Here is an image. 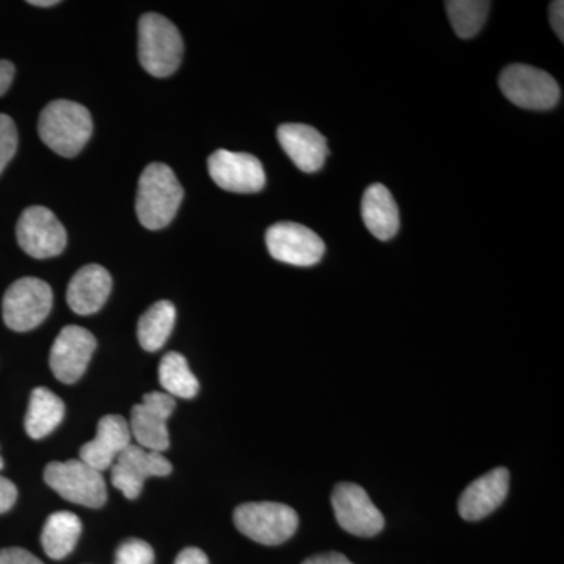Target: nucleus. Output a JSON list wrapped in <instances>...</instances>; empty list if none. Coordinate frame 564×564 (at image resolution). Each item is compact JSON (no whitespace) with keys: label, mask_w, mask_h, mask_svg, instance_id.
I'll return each instance as SVG.
<instances>
[{"label":"nucleus","mask_w":564,"mask_h":564,"mask_svg":"<svg viewBox=\"0 0 564 564\" xmlns=\"http://www.w3.org/2000/svg\"><path fill=\"white\" fill-rule=\"evenodd\" d=\"M184 188L176 174L163 163H151L141 173L135 209L139 220L150 231L165 228L176 217Z\"/></svg>","instance_id":"obj_1"},{"label":"nucleus","mask_w":564,"mask_h":564,"mask_svg":"<svg viewBox=\"0 0 564 564\" xmlns=\"http://www.w3.org/2000/svg\"><path fill=\"white\" fill-rule=\"evenodd\" d=\"M39 133L52 151L62 158H74L91 139L90 111L66 99L47 104L40 115Z\"/></svg>","instance_id":"obj_2"},{"label":"nucleus","mask_w":564,"mask_h":564,"mask_svg":"<svg viewBox=\"0 0 564 564\" xmlns=\"http://www.w3.org/2000/svg\"><path fill=\"white\" fill-rule=\"evenodd\" d=\"M184 41L176 25L158 13H148L139 22L140 65L154 77L172 76L180 68Z\"/></svg>","instance_id":"obj_3"},{"label":"nucleus","mask_w":564,"mask_h":564,"mask_svg":"<svg viewBox=\"0 0 564 564\" xmlns=\"http://www.w3.org/2000/svg\"><path fill=\"white\" fill-rule=\"evenodd\" d=\"M234 524L256 543L280 545L295 534L299 514L284 503H243L234 511Z\"/></svg>","instance_id":"obj_4"},{"label":"nucleus","mask_w":564,"mask_h":564,"mask_svg":"<svg viewBox=\"0 0 564 564\" xmlns=\"http://www.w3.org/2000/svg\"><path fill=\"white\" fill-rule=\"evenodd\" d=\"M52 304L54 293L46 281L39 278H22L14 281L3 295V322L13 332H32L46 321Z\"/></svg>","instance_id":"obj_5"},{"label":"nucleus","mask_w":564,"mask_h":564,"mask_svg":"<svg viewBox=\"0 0 564 564\" xmlns=\"http://www.w3.org/2000/svg\"><path fill=\"white\" fill-rule=\"evenodd\" d=\"M44 481L63 499L82 507L101 508L107 500L102 473L82 459L47 464Z\"/></svg>","instance_id":"obj_6"},{"label":"nucleus","mask_w":564,"mask_h":564,"mask_svg":"<svg viewBox=\"0 0 564 564\" xmlns=\"http://www.w3.org/2000/svg\"><path fill=\"white\" fill-rule=\"evenodd\" d=\"M499 87L505 98L527 110L554 109L560 101L558 82L543 69L511 65L502 70Z\"/></svg>","instance_id":"obj_7"},{"label":"nucleus","mask_w":564,"mask_h":564,"mask_svg":"<svg viewBox=\"0 0 564 564\" xmlns=\"http://www.w3.org/2000/svg\"><path fill=\"white\" fill-rule=\"evenodd\" d=\"M17 239L31 258L50 259L65 251L68 234L54 212L32 206L22 212L18 220Z\"/></svg>","instance_id":"obj_8"},{"label":"nucleus","mask_w":564,"mask_h":564,"mask_svg":"<svg viewBox=\"0 0 564 564\" xmlns=\"http://www.w3.org/2000/svg\"><path fill=\"white\" fill-rule=\"evenodd\" d=\"M265 242L273 259L295 267H313L325 254L321 237L299 223H276L267 231Z\"/></svg>","instance_id":"obj_9"},{"label":"nucleus","mask_w":564,"mask_h":564,"mask_svg":"<svg viewBox=\"0 0 564 564\" xmlns=\"http://www.w3.org/2000/svg\"><path fill=\"white\" fill-rule=\"evenodd\" d=\"M174 408L176 402L165 392L147 393L141 403L132 408L129 429L140 447L159 454L169 451L170 434L166 422Z\"/></svg>","instance_id":"obj_10"},{"label":"nucleus","mask_w":564,"mask_h":564,"mask_svg":"<svg viewBox=\"0 0 564 564\" xmlns=\"http://www.w3.org/2000/svg\"><path fill=\"white\" fill-rule=\"evenodd\" d=\"M334 514L345 532L355 536H375L384 529V518L366 489L355 484H339L332 497Z\"/></svg>","instance_id":"obj_11"},{"label":"nucleus","mask_w":564,"mask_h":564,"mask_svg":"<svg viewBox=\"0 0 564 564\" xmlns=\"http://www.w3.org/2000/svg\"><path fill=\"white\" fill-rule=\"evenodd\" d=\"M111 484L124 494L126 499H137L143 491L144 481L151 477H166L173 466L159 452L148 451L139 444H131L113 463Z\"/></svg>","instance_id":"obj_12"},{"label":"nucleus","mask_w":564,"mask_h":564,"mask_svg":"<svg viewBox=\"0 0 564 564\" xmlns=\"http://www.w3.org/2000/svg\"><path fill=\"white\" fill-rule=\"evenodd\" d=\"M212 181L226 192L258 193L265 187V172L258 158L245 152L218 150L210 155Z\"/></svg>","instance_id":"obj_13"},{"label":"nucleus","mask_w":564,"mask_h":564,"mask_svg":"<svg viewBox=\"0 0 564 564\" xmlns=\"http://www.w3.org/2000/svg\"><path fill=\"white\" fill-rule=\"evenodd\" d=\"M96 337L82 326L63 328L51 348V369L58 381L73 384L79 381L96 350Z\"/></svg>","instance_id":"obj_14"},{"label":"nucleus","mask_w":564,"mask_h":564,"mask_svg":"<svg viewBox=\"0 0 564 564\" xmlns=\"http://www.w3.org/2000/svg\"><path fill=\"white\" fill-rule=\"evenodd\" d=\"M129 422L122 415L109 414L98 423L95 440L82 445L80 458L93 469L104 473L110 469L118 456L131 445Z\"/></svg>","instance_id":"obj_15"},{"label":"nucleus","mask_w":564,"mask_h":564,"mask_svg":"<svg viewBox=\"0 0 564 564\" xmlns=\"http://www.w3.org/2000/svg\"><path fill=\"white\" fill-rule=\"evenodd\" d=\"M508 491L510 473L505 467H497L464 489L458 503L459 514L466 521H480L505 502Z\"/></svg>","instance_id":"obj_16"},{"label":"nucleus","mask_w":564,"mask_h":564,"mask_svg":"<svg viewBox=\"0 0 564 564\" xmlns=\"http://www.w3.org/2000/svg\"><path fill=\"white\" fill-rule=\"evenodd\" d=\"M278 140L289 159L304 173L318 172L329 154L325 137L307 124L280 126Z\"/></svg>","instance_id":"obj_17"},{"label":"nucleus","mask_w":564,"mask_h":564,"mask_svg":"<svg viewBox=\"0 0 564 564\" xmlns=\"http://www.w3.org/2000/svg\"><path fill=\"white\" fill-rule=\"evenodd\" d=\"M110 292V273L104 267L90 263L74 274L66 292V302L74 313L90 315L101 310L109 300Z\"/></svg>","instance_id":"obj_18"},{"label":"nucleus","mask_w":564,"mask_h":564,"mask_svg":"<svg viewBox=\"0 0 564 564\" xmlns=\"http://www.w3.org/2000/svg\"><path fill=\"white\" fill-rule=\"evenodd\" d=\"M362 220L377 239L391 240L399 232L400 215L395 199L383 184H372L362 196Z\"/></svg>","instance_id":"obj_19"},{"label":"nucleus","mask_w":564,"mask_h":564,"mask_svg":"<svg viewBox=\"0 0 564 564\" xmlns=\"http://www.w3.org/2000/svg\"><path fill=\"white\" fill-rule=\"evenodd\" d=\"M65 417V403L61 397L46 388L33 389L28 415H25V432L32 440H43L54 432Z\"/></svg>","instance_id":"obj_20"},{"label":"nucleus","mask_w":564,"mask_h":564,"mask_svg":"<svg viewBox=\"0 0 564 564\" xmlns=\"http://www.w3.org/2000/svg\"><path fill=\"white\" fill-rule=\"evenodd\" d=\"M82 533L79 516L69 511H57L47 518L41 533V544L52 560H63L76 547Z\"/></svg>","instance_id":"obj_21"},{"label":"nucleus","mask_w":564,"mask_h":564,"mask_svg":"<svg viewBox=\"0 0 564 564\" xmlns=\"http://www.w3.org/2000/svg\"><path fill=\"white\" fill-rule=\"evenodd\" d=\"M176 323V307L169 300L152 304L139 321V343L147 351L161 350L172 336Z\"/></svg>","instance_id":"obj_22"},{"label":"nucleus","mask_w":564,"mask_h":564,"mask_svg":"<svg viewBox=\"0 0 564 564\" xmlns=\"http://www.w3.org/2000/svg\"><path fill=\"white\" fill-rule=\"evenodd\" d=\"M159 380L165 393L180 397V399H193L199 392V381L196 380L187 359L181 352L170 351L163 356L159 366Z\"/></svg>","instance_id":"obj_23"},{"label":"nucleus","mask_w":564,"mask_h":564,"mask_svg":"<svg viewBox=\"0 0 564 564\" xmlns=\"http://www.w3.org/2000/svg\"><path fill=\"white\" fill-rule=\"evenodd\" d=\"M491 2L484 0H448L445 2L448 20L459 39H474L488 20Z\"/></svg>","instance_id":"obj_24"},{"label":"nucleus","mask_w":564,"mask_h":564,"mask_svg":"<svg viewBox=\"0 0 564 564\" xmlns=\"http://www.w3.org/2000/svg\"><path fill=\"white\" fill-rule=\"evenodd\" d=\"M115 564H154V551L147 541L131 538L118 547Z\"/></svg>","instance_id":"obj_25"},{"label":"nucleus","mask_w":564,"mask_h":564,"mask_svg":"<svg viewBox=\"0 0 564 564\" xmlns=\"http://www.w3.org/2000/svg\"><path fill=\"white\" fill-rule=\"evenodd\" d=\"M18 150V131L9 115L0 113V174Z\"/></svg>","instance_id":"obj_26"},{"label":"nucleus","mask_w":564,"mask_h":564,"mask_svg":"<svg viewBox=\"0 0 564 564\" xmlns=\"http://www.w3.org/2000/svg\"><path fill=\"white\" fill-rule=\"evenodd\" d=\"M0 564H44L31 552L21 547H9L0 551Z\"/></svg>","instance_id":"obj_27"},{"label":"nucleus","mask_w":564,"mask_h":564,"mask_svg":"<svg viewBox=\"0 0 564 564\" xmlns=\"http://www.w3.org/2000/svg\"><path fill=\"white\" fill-rule=\"evenodd\" d=\"M17 486H14L13 481H10L9 478L0 475V514L11 510L13 505L17 503Z\"/></svg>","instance_id":"obj_28"},{"label":"nucleus","mask_w":564,"mask_h":564,"mask_svg":"<svg viewBox=\"0 0 564 564\" xmlns=\"http://www.w3.org/2000/svg\"><path fill=\"white\" fill-rule=\"evenodd\" d=\"M549 17H551V24L554 28L556 36L560 40H564V3L562 0L558 2H552L551 9H549Z\"/></svg>","instance_id":"obj_29"},{"label":"nucleus","mask_w":564,"mask_h":564,"mask_svg":"<svg viewBox=\"0 0 564 564\" xmlns=\"http://www.w3.org/2000/svg\"><path fill=\"white\" fill-rule=\"evenodd\" d=\"M174 564H209V558H207L202 549L187 547L177 555Z\"/></svg>","instance_id":"obj_30"},{"label":"nucleus","mask_w":564,"mask_h":564,"mask_svg":"<svg viewBox=\"0 0 564 564\" xmlns=\"http://www.w3.org/2000/svg\"><path fill=\"white\" fill-rule=\"evenodd\" d=\"M303 564H352L347 556L337 554V552H328V554H321L311 556Z\"/></svg>","instance_id":"obj_31"},{"label":"nucleus","mask_w":564,"mask_h":564,"mask_svg":"<svg viewBox=\"0 0 564 564\" xmlns=\"http://www.w3.org/2000/svg\"><path fill=\"white\" fill-rule=\"evenodd\" d=\"M14 77L13 63L9 61H0V96L9 91L11 82Z\"/></svg>","instance_id":"obj_32"},{"label":"nucleus","mask_w":564,"mask_h":564,"mask_svg":"<svg viewBox=\"0 0 564 564\" xmlns=\"http://www.w3.org/2000/svg\"><path fill=\"white\" fill-rule=\"evenodd\" d=\"M29 3L35 7H54L57 6L58 0H31Z\"/></svg>","instance_id":"obj_33"},{"label":"nucleus","mask_w":564,"mask_h":564,"mask_svg":"<svg viewBox=\"0 0 564 564\" xmlns=\"http://www.w3.org/2000/svg\"><path fill=\"white\" fill-rule=\"evenodd\" d=\"M3 467V459H2V456H0V469H2Z\"/></svg>","instance_id":"obj_34"}]
</instances>
